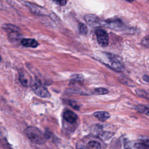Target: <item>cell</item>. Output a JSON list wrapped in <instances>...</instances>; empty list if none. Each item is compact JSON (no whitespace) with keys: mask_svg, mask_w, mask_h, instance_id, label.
Returning a JSON list of instances; mask_svg holds the SVG:
<instances>
[{"mask_svg":"<svg viewBox=\"0 0 149 149\" xmlns=\"http://www.w3.org/2000/svg\"><path fill=\"white\" fill-rule=\"evenodd\" d=\"M105 26L115 30H121L125 28V25L122 21L117 18L105 20Z\"/></svg>","mask_w":149,"mask_h":149,"instance_id":"4","label":"cell"},{"mask_svg":"<svg viewBox=\"0 0 149 149\" xmlns=\"http://www.w3.org/2000/svg\"><path fill=\"white\" fill-rule=\"evenodd\" d=\"M127 2H133V1H135V0H126Z\"/></svg>","mask_w":149,"mask_h":149,"instance_id":"23","label":"cell"},{"mask_svg":"<svg viewBox=\"0 0 149 149\" xmlns=\"http://www.w3.org/2000/svg\"><path fill=\"white\" fill-rule=\"evenodd\" d=\"M136 94L139 96L145 98L146 99H148V95L147 93L145 91L143 90H140V89L136 90Z\"/></svg>","mask_w":149,"mask_h":149,"instance_id":"19","label":"cell"},{"mask_svg":"<svg viewBox=\"0 0 149 149\" xmlns=\"http://www.w3.org/2000/svg\"><path fill=\"white\" fill-rule=\"evenodd\" d=\"M136 109L140 113H144L147 116L149 115V109L147 106L144 105H138L135 107Z\"/></svg>","mask_w":149,"mask_h":149,"instance_id":"11","label":"cell"},{"mask_svg":"<svg viewBox=\"0 0 149 149\" xmlns=\"http://www.w3.org/2000/svg\"><path fill=\"white\" fill-rule=\"evenodd\" d=\"M27 137L31 142L36 144H42L47 139L44 134L38 128L34 126H29L24 130Z\"/></svg>","mask_w":149,"mask_h":149,"instance_id":"2","label":"cell"},{"mask_svg":"<svg viewBox=\"0 0 149 149\" xmlns=\"http://www.w3.org/2000/svg\"><path fill=\"white\" fill-rule=\"evenodd\" d=\"M97 41L99 44L102 47H107L108 44L109 38L107 33L103 29H98L95 31Z\"/></svg>","mask_w":149,"mask_h":149,"instance_id":"5","label":"cell"},{"mask_svg":"<svg viewBox=\"0 0 149 149\" xmlns=\"http://www.w3.org/2000/svg\"><path fill=\"white\" fill-rule=\"evenodd\" d=\"M1 60V56H0V61Z\"/></svg>","mask_w":149,"mask_h":149,"instance_id":"24","label":"cell"},{"mask_svg":"<svg viewBox=\"0 0 149 149\" xmlns=\"http://www.w3.org/2000/svg\"><path fill=\"white\" fill-rule=\"evenodd\" d=\"M143 80L146 82H148V76L147 75H144L143 76Z\"/></svg>","mask_w":149,"mask_h":149,"instance_id":"22","label":"cell"},{"mask_svg":"<svg viewBox=\"0 0 149 149\" xmlns=\"http://www.w3.org/2000/svg\"><path fill=\"white\" fill-rule=\"evenodd\" d=\"M66 102H67V104L69 105H70V107H72L73 108H74V109H76V110H79V109H80V107H79V105L77 104V102H76V101H72V100H68L67 101H66Z\"/></svg>","mask_w":149,"mask_h":149,"instance_id":"18","label":"cell"},{"mask_svg":"<svg viewBox=\"0 0 149 149\" xmlns=\"http://www.w3.org/2000/svg\"><path fill=\"white\" fill-rule=\"evenodd\" d=\"M19 80L21 83V84L24 86H26L27 87L29 84V81L27 79V78L25 77V76L23 74H22L20 73V76H19Z\"/></svg>","mask_w":149,"mask_h":149,"instance_id":"17","label":"cell"},{"mask_svg":"<svg viewBox=\"0 0 149 149\" xmlns=\"http://www.w3.org/2000/svg\"><path fill=\"white\" fill-rule=\"evenodd\" d=\"M79 31L80 34L86 35L88 32V29L87 26L84 24L80 23L79 24Z\"/></svg>","mask_w":149,"mask_h":149,"instance_id":"15","label":"cell"},{"mask_svg":"<svg viewBox=\"0 0 149 149\" xmlns=\"http://www.w3.org/2000/svg\"><path fill=\"white\" fill-rule=\"evenodd\" d=\"M84 19L87 23L91 27L100 26L102 24L98 16L93 14H87L84 16Z\"/></svg>","mask_w":149,"mask_h":149,"instance_id":"6","label":"cell"},{"mask_svg":"<svg viewBox=\"0 0 149 149\" xmlns=\"http://www.w3.org/2000/svg\"><path fill=\"white\" fill-rule=\"evenodd\" d=\"M21 44L24 47L36 48L38 45V42L32 38H23L21 41Z\"/></svg>","mask_w":149,"mask_h":149,"instance_id":"9","label":"cell"},{"mask_svg":"<svg viewBox=\"0 0 149 149\" xmlns=\"http://www.w3.org/2000/svg\"><path fill=\"white\" fill-rule=\"evenodd\" d=\"M94 93L95 94H98V95H104V94H106L108 93V90L105 88H103V87H99V88H96L94 90Z\"/></svg>","mask_w":149,"mask_h":149,"instance_id":"16","label":"cell"},{"mask_svg":"<svg viewBox=\"0 0 149 149\" xmlns=\"http://www.w3.org/2000/svg\"><path fill=\"white\" fill-rule=\"evenodd\" d=\"M141 44L146 48H148L149 47V36L147 35L142 40Z\"/></svg>","mask_w":149,"mask_h":149,"instance_id":"20","label":"cell"},{"mask_svg":"<svg viewBox=\"0 0 149 149\" xmlns=\"http://www.w3.org/2000/svg\"><path fill=\"white\" fill-rule=\"evenodd\" d=\"M31 86L33 91L39 97L41 98H48L51 96L48 90L40 81L33 80L31 82Z\"/></svg>","mask_w":149,"mask_h":149,"instance_id":"3","label":"cell"},{"mask_svg":"<svg viewBox=\"0 0 149 149\" xmlns=\"http://www.w3.org/2000/svg\"><path fill=\"white\" fill-rule=\"evenodd\" d=\"M3 28L5 30L9 31L10 33H13V32H17L18 31V28L16 27L14 25H12L10 24H5L3 25Z\"/></svg>","mask_w":149,"mask_h":149,"instance_id":"13","label":"cell"},{"mask_svg":"<svg viewBox=\"0 0 149 149\" xmlns=\"http://www.w3.org/2000/svg\"><path fill=\"white\" fill-rule=\"evenodd\" d=\"M52 1L61 6H64L66 3V0H52Z\"/></svg>","mask_w":149,"mask_h":149,"instance_id":"21","label":"cell"},{"mask_svg":"<svg viewBox=\"0 0 149 149\" xmlns=\"http://www.w3.org/2000/svg\"><path fill=\"white\" fill-rule=\"evenodd\" d=\"M101 146L100 143L95 140L89 141L87 145V149H101Z\"/></svg>","mask_w":149,"mask_h":149,"instance_id":"12","label":"cell"},{"mask_svg":"<svg viewBox=\"0 0 149 149\" xmlns=\"http://www.w3.org/2000/svg\"><path fill=\"white\" fill-rule=\"evenodd\" d=\"M100 59L107 66L116 72H122L124 69L121 58L114 54L102 52Z\"/></svg>","mask_w":149,"mask_h":149,"instance_id":"1","label":"cell"},{"mask_svg":"<svg viewBox=\"0 0 149 149\" xmlns=\"http://www.w3.org/2000/svg\"><path fill=\"white\" fill-rule=\"evenodd\" d=\"M83 76L79 74H74L71 76V82L73 83H80L83 82Z\"/></svg>","mask_w":149,"mask_h":149,"instance_id":"14","label":"cell"},{"mask_svg":"<svg viewBox=\"0 0 149 149\" xmlns=\"http://www.w3.org/2000/svg\"><path fill=\"white\" fill-rule=\"evenodd\" d=\"M25 5L30 9L31 12L36 15H47V10L44 8L39 6L36 4L30 3V2H26Z\"/></svg>","mask_w":149,"mask_h":149,"instance_id":"8","label":"cell"},{"mask_svg":"<svg viewBox=\"0 0 149 149\" xmlns=\"http://www.w3.org/2000/svg\"><path fill=\"white\" fill-rule=\"evenodd\" d=\"M94 116L101 122H105L110 118V114L107 111H97L94 113Z\"/></svg>","mask_w":149,"mask_h":149,"instance_id":"10","label":"cell"},{"mask_svg":"<svg viewBox=\"0 0 149 149\" xmlns=\"http://www.w3.org/2000/svg\"><path fill=\"white\" fill-rule=\"evenodd\" d=\"M63 118L68 123L73 124L77 120V115L72 111L66 109L63 112Z\"/></svg>","mask_w":149,"mask_h":149,"instance_id":"7","label":"cell"}]
</instances>
